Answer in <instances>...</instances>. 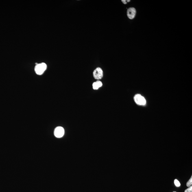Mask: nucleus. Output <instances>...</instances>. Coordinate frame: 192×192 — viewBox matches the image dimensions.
<instances>
[{"label":"nucleus","instance_id":"nucleus-5","mask_svg":"<svg viewBox=\"0 0 192 192\" xmlns=\"http://www.w3.org/2000/svg\"><path fill=\"white\" fill-rule=\"evenodd\" d=\"M136 14V9L134 8H130L128 9L127 11V16L129 19H134Z\"/></svg>","mask_w":192,"mask_h":192},{"label":"nucleus","instance_id":"nucleus-7","mask_svg":"<svg viewBox=\"0 0 192 192\" xmlns=\"http://www.w3.org/2000/svg\"><path fill=\"white\" fill-rule=\"evenodd\" d=\"M93 87L94 89L97 90L99 88L96 82H94L93 84Z\"/></svg>","mask_w":192,"mask_h":192},{"label":"nucleus","instance_id":"nucleus-1","mask_svg":"<svg viewBox=\"0 0 192 192\" xmlns=\"http://www.w3.org/2000/svg\"><path fill=\"white\" fill-rule=\"evenodd\" d=\"M47 66L44 63L36 64L35 68V72L38 75H41L47 69Z\"/></svg>","mask_w":192,"mask_h":192},{"label":"nucleus","instance_id":"nucleus-8","mask_svg":"<svg viewBox=\"0 0 192 192\" xmlns=\"http://www.w3.org/2000/svg\"><path fill=\"white\" fill-rule=\"evenodd\" d=\"M174 184L175 186H177V187H179L180 186V184L178 180L175 179L174 180Z\"/></svg>","mask_w":192,"mask_h":192},{"label":"nucleus","instance_id":"nucleus-11","mask_svg":"<svg viewBox=\"0 0 192 192\" xmlns=\"http://www.w3.org/2000/svg\"><path fill=\"white\" fill-rule=\"evenodd\" d=\"M122 1V2L125 4H126L127 3L126 1H125V0H123V1Z\"/></svg>","mask_w":192,"mask_h":192},{"label":"nucleus","instance_id":"nucleus-9","mask_svg":"<svg viewBox=\"0 0 192 192\" xmlns=\"http://www.w3.org/2000/svg\"><path fill=\"white\" fill-rule=\"evenodd\" d=\"M97 83V84L99 88L101 87V86H103L102 83L101 82V81L99 80H97L96 82Z\"/></svg>","mask_w":192,"mask_h":192},{"label":"nucleus","instance_id":"nucleus-10","mask_svg":"<svg viewBox=\"0 0 192 192\" xmlns=\"http://www.w3.org/2000/svg\"><path fill=\"white\" fill-rule=\"evenodd\" d=\"M184 192H192V186H191L187 189H186Z\"/></svg>","mask_w":192,"mask_h":192},{"label":"nucleus","instance_id":"nucleus-4","mask_svg":"<svg viewBox=\"0 0 192 192\" xmlns=\"http://www.w3.org/2000/svg\"><path fill=\"white\" fill-rule=\"evenodd\" d=\"M64 130L62 127H58L55 128L54 131L55 136L57 138H61L64 136Z\"/></svg>","mask_w":192,"mask_h":192},{"label":"nucleus","instance_id":"nucleus-3","mask_svg":"<svg viewBox=\"0 0 192 192\" xmlns=\"http://www.w3.org/2000/svg\"><path fill=\"white\" fill-rule=\"evenodd\" d=\"M93 76L97 80L102 78L103 75V71L101 68L98 67L94 71Z\"/></svg>","mask_w":192,"mask_h":192},{"label":"nucleus","instance_id":"nucleus-12","mask_svg":"<svg viewBox=\"0 0 192 192\" xmlns=\"http://www.w3.org/2000/svg\"></svg>","mask_w":192,"mask_h":192},{"label":"nucleus","instance_id":"nucleus-2","mask_svg":"<svg viewBox=\"0 0 192 192\" xmlns=\"http://www.w3.org/2000/svg\"><path fill=\"white\" fill-rule=\"evenodd\" d=\"M134 99L135 102L137 104L140 106H145L146 103L145 97L139 94L135 96Z\"/></svg>","mask_w":192,"mask_h":192},{"label":"nucleus","instance_id":"nucleus-6","mask_svg":"<svg viewBox=\"0 0 192 192\" xmlns=\"http://www.w3.org/2000/svg\"><path fill=\"white\" fill-rule=\"evenodd\" d=\"M192 176L191 177V178L190 179V180L189 181H188L187 182V184H186V186H187V187H190V186H192Z\"/></svg>","mask_w":192,"mask_h":192}]
</instances>
